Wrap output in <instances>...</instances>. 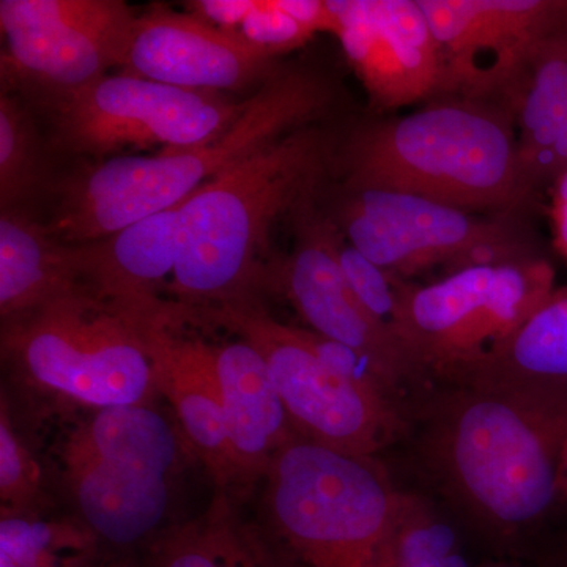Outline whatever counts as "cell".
<instances>
[{"instance_id": "obj_1", "label": "cell", "mask_w": 567, "mask_h": 567, "mask_svg": "<svg viewBox=\"0 0 567 567\" xmlns=\"http://www.w3.org/2000/svg\"><path fill=\"white\" fill-rule=\"evenodd\" d=\"M417 457L461 516L495 543L535 532L561 499L567 399L520 388H436L420 410Z\"/></svg>"}, {"instance_id": "obj_2", "label": "cell", "mask_w": 567, "mask_h": 567, "mask_svg": "<svg viewBox=\"0 0 567 567\" xmlns=\"http://www.w3.org/2000/svg\"><path fill=\"white\" fill-rule=\"evenodd\" d=\"M339 183L423 197L476 215L527 216L537 197L502 104L445 95L402 115H375L333 134Z\"/></svg>"}, {"instance_id": "obj_3", "label": "cell", "mask_w": 567, "mask_h": 567, "mask_svg": "<svg viewBox=\"0 0 567 567\" xmlns=\"http://www.w3.org/2000/svg\"><path fill=\"white\" fill-rule=\"evenodd\" d=\"M333 134L306 126L265 145L182 203L171 292L192 311L256 301L271 227L331 181Z\"/></svg>"}, {"instance_id": "obj_4", "label": "cell", "mask_w": 567, "mask_h": 567, "mask_svg": "<svg viewBox=\"0 0 567 567\" xmlns=\"http://www.w3.org/2000/svg\"><path fill=\"white\" fill-rule=\"evenodd\" d=\"M334 99L333 85L319 71L276 70L215 140L153 156L107 159L74 174L62 185L50 229L69 244H87L177 207L265 145L315 125Z\"/></svg>"}, {"instance_id": "obj_5", "label": "cell", "mask_w": 567, "mask_h": 567, "mask_svg": "<svg viewBox=\"0 0 567 567\" xmlns=\"http://www.w3.org/2000/svg\"><path fill=\"white\" fill-rule=\"evenodd\" d=\"M185 312L194 322L244 338L262 354L298 439L374 458L409 429L404 401L353 350L279 322L257 301Z\"/></svg>"}, {"instance_id": "obj_6", "label": "cell", "mask_w": 567, "mask_h": 567, "mask_svg": "<svg viewBox=\"0 0 567 567\" xmlns=\"http://www.w3.org/2000/svg\"><path fill=\"white\" fill-rule=\"evenodd\" d=\"M254 532L274 567H379L398 492L375 458L297 439L264 476Z\"/></svg>"}, {"instance_id": "obj_7", "label": "cell", "mask_w": 567, "mask_h": 567, "mask_svg": "<svg viewBox=\"0 0 567 567\" xmlns=\"http://www.w3.org/2000/svg\"><path fill=\"white\" fill-rule=\"evenodd\" d=\"M155 319V317H152ZM89 284L2 322L3 358L37 390L103 410L151 404L147 323Z\"/></svg>"}, {"instance_id": "obj_8", "label": "cell", "mask_w": 567, "mask_h": 567, "mask_svg": "<svg viewBox=\"0 0 567 567\" xmlns=\"http://www.w3.org/2000/svg\"><path fill=\"white\" fill-rule=\"evenodd\" d=\"M555 287L546 256L476 265L431 284L401 279L391 333L420 386L461 385Z\"/></svg>"}, {"instance_id": "obj_9", "label": "cell", "mask_w": 567, "mask_h": 567, "mask_svg": "<svg viewBox=\"0 0 567 567\" xmlns=\"http://www.w3.org/2000/svg\"><path fill=\"white\" fill-rule=\"evenodd\" d=\"M178 451L177 432L151 404L96 410L71 432L63 475L100 543L133 547L162 533Z\"/></svg>"}, {"instance_id": "obj_10", "label": "cell", "mask_w": 567, "mask_h": 567, "mask_svg": "<svg viewBox=\"0 0 567 567\" xmlns=\"http://www.w3.org/2000/svg\"><path fill=\"white\" fill-rule=\"evenodd\" d=\"M330 216L349 244L399 279L443 268L447 275L476 265L544 256L527 216H486L409 194L328 182Z\"/></svg>"}, {"instance_id": "obj_11", "label": "cell", "mask_w": 567, "mask_h": 567, "mask_svg": "<svg viewBox=\"0 0 567 567\" xmlns=\"http://www.w3.org/2000/svg\"><path fill=\"white\" fill-rule=\"evenodd\" d=\"M122 0H2V78L44 107L122 66L134 21Z\"/></svg>"}, {"instance_id": "obj_12", "label": "cell", "mask_w": 567, "mask_h": 567, "mask_svg": "<svg viewBox=\"0 0 567 567\" xmlns=\"http://www.w3.org/2000/svg\"><path fill=\"white\" fill-rule=\"evenodd\" d=\"M248 106L122 73L48 107L63 151L103 156L122 148L192 147L226 132Z\"/></svg>"}, {"instance_id": "obj_13", "label": "cell", "mask_w": 567, "mask_h": 567, "mask_svg": "<svg viewBox=\"0 0 567 567\" xmlns=\"http://www.w3.org/2000/svg\"><path fill=\"white\" fill-rule=\"evenodd\" d=\"M417 3L442 54L446 95L505 107L537 47L567 22V0Z\"/></svg>"}, {"instance_id": "obj_14", "label": "cell", "mask_w": 567, "mask_h": 567, "mask_svg": "<svg viewBox=\"0 0 567 567\" xmlns=\"http://www.w3.org/2000/svg\"><path fill=\"white\" fill-rule=\"evenodd\" d=\"M319 196L306 200L290 216L295 245L282 262L270 268L267 286L286 295L309 330L374 365L404 401L406 391L420 383L390 328L365 309L336 262L331 223Z\"/></svg>"}, {"instance_id": "obj_15", "label": "cell", "mask_w": 567, "mask_h": 567, "mask_svg": "<svg viewBox=\"0 0 567 567\" xmlns=\"http://www.w3.org/2000/svg\"><path fill=\"white\" fill-rule=\"evenodd\" d=\"M328 2L334 35L372 114H393L446 95L442 54L417 0Z\"/></svg>"}, {"instance_id": "obj_16", "label": "cell", "mask_w": 567, "mask_h": 567, "mask_svg": "<svg viewBox=\"0 0 567 567\" xmlns=\"http://www.w3.org/2000/svg\"><path fill=\"white\" fill-rule=\"evenodd\" d=\"M274 55L237 31L152 6L134 21L123 73L188 91H237L267 81Z\"/></svg>"}, {"instance_id": "obj_17", "label": "cell", "mask_w": 567, "mask_h": 567, "mask_svg": "<svg viewBox=\"0 0 567 567\" xmlns=\"http://www.w3.org/2000/svg\"><path fill=\"white\" fill-rule=\"evenodd\" d=\"M177 305L147 323L156 386L173 405L182 434L218 491L241 484L227 439L215 342L185 331Z\"/></svg>"}, {"instance_id": "obj_18", "label": "cell", "mask_w": 567, "mask_h": 567, "mask_svg": "<svg viewBox=\"0 0 567 567\" xmlns=\"http://www.w3.org/2000/svg\"><path fill=\"white\" fill-rule=\"evenodd\" d=\"M181 205L155 213L100 240L81 245L85 284L134 316L152 319L171 301L159 297L175 274Z\"/></svg>"}, {"instance_id": "obj_19", "label": "cell", "mask_w": 567, "mask_h": 567, "mask_svg": "<svg viewBox=\"0 0 567 567\" xmlns=\"http://www.w3.org/2000/svg\"><path fill=\"white\" fill-rule=\"evenodd\" d=\"M227 439L241 484L262 481L298 439L262 354L244 338L215 342Z\"/></svg>"}, {"instance_id": "obj_20", "label": "cell", "mask_w": 567, "mask_h": 567, "mask_svg": "<svg viewBox=\"0 0 567 567\" xmlns=\"http://www.w3.org/2000/svg\"><path fill=\"white\" fill-rule=\"evenodd\" d=\"M506 107L537 197L567 173V22L537 47Z\"/></svg>"}, {"instance_id": "obj_21", "label": "cell", "mask_w": 567, "mask_h": 567, "mask_svg": "<svg viewBox=\"0 0 567 567\" xmlns=\"http://www.w3.org/2000/svg\"><path fill=\"white\" fill-rule=\"evenodd\" d=\"M85 284L80 244H69L18 208L0 216V315H24Z\"/></svg>"}, {"instance_id": "obj_22", "label": "cell", "mask_w": 567, "mask_h": 567, "mask_svg": "<svg viewBox=\"0 0 567 567\" xmlns=\"http://www.w3.org/2000/svg\"><path fill=\"white\" fill-rule=\"evenodd\" d=\"M464 383H492L567 399V284L555 287Z\"/></svg>"}, {"instance_id": "obj_23", "label": "cell", "mask_w": 567, "mask_h": 567, "mask_svg": "<svg viewBox=\"0 0 567 567\" xmlns=\"http://www.w3.org/2000/svg\"><path fill=\"white\" fill-rule=\"evenodd\" d=\"M144 567H274L262 544L235 511L226 491H216L200 516L163 529L147 547Z\"/></svg>"}, {"instance_id": "obj_24", "label": "cell", "mask_w": 567, "mask_h": 567, "mask_svg": "<svg viewBox=\"0 0 567 567\" xmlns=\"http://www.w3.org/2000/svg\"><path fill=\"white\" fill-rule=\"evenodd\" d=\"M457 551L453 525L421 496L399 491L379 567H436Z\"/></svg>"}, {"instance_id": "obj_25", "label": "cell", "mask_w": 567, "mask_h": 567, "mask_svg": "<svg viewBox=\"0 0 567 567\" xmlns=\"http://www.w3.org/2000/svg\"><path fill=\"white\" fill-rule=\"evenodd\" d=\"M100 540L82 522L39 517L0 520V567H37L61 559L99 555Z\"/></svg>"}, {"instance_id": "obj_26", "label": "cell", "mask_w": 567, "mask_h": 567, "mask_svg": "<svg viewBox=\"0 0 567 567\" xmlns=\"http://www.w3.org/2000/svg\"><path fill=\"white\" fill-rule=\"evenodd\" d=\"M41 185L39 136L28 111L3 93L0 99V204L17 208Z\"/></svg>"}, {"instance_id": "obj_27", "label": "cell", "mask_w": 567, "mask_h": 567, "mask_svg": "<svg viewBox=\"0 0 567 567\" xmlns=\"http://www.w3.org/2000/svg\"><path fill=\"white\" fill-rule=\"evenodd\" d=\"M41 472L17 432L6 399L0 409V511L6 517H37Z\"/></svg>"}, {"instance_id": "obj_28", "label": "cell", "mask_w": 567, "mask_h": 567, "mask_svg": "<svg viewBox=\"0 0 567 567\" xmlns=\"http://www.w3.org/2000/svg\"><path fill=\"white\" fill-rule=\"evenodd\" d=\"M330 223L331 249L342 275L365 309L380 322L385 323L391 331V322L398 308V289L401 279L372 264L368 257L347 241L331 218Z\"/></svg>"}, {"instance_id": "obj_29", "label": "cell", "mask_w": 567, "mask_h": 567, "mask_svg": "<svg viewBox=\"0 0 567 567\" xmlns=\"http://www.w3.org/2000/svg\"><path fill=\"white\" fill-rule=\"evenodd\" d=\"M238 32L274 58L303 47L316 35L303 22L287 13L279 0H257L256 9Z\"/></svg>"}, {"instance_id": "obj_30", "label": "cell", "mask_w": 567, "mask_h": 567, "mask_svg": "<svg viewBox=\"0 0 567 567\" xmlns=\"http://www.w3.org/2000/svg\"><path fill=\"white\" fill-rule=\"evenodd\" d=\"M189 13L226 31H237L257 7V0H193Z\"/></svg>"}, {"instance_id": "obj_31", "label": "cell", "mask_w": 567, "mask_h": 567, "mask_svg": "<svg viewBox=\"0 0 567 567\" xmlns=\"http://www.w3.org/2000/svg\"><path fill=\"white\" fill-rule=\"evenodd\" d=\"M554 221L558 251L567 259V173L555 182Z\"/></svg>"}, {"instance_id": "obj_32", "label": "cell", "mask_w": 567, "mask_h": 567, "mask_svg": "<svg viewBox=\"0 0 567 567\" xmlns=\"http://www.w3.org/2000/svg\"><path fill=\"white\" fill-rule=\"evenodd\" d=\"M99 555H81V557L61 559V561L37 567H99Z\"/></svg>"}, {"instance_id": "obj_33", "label": "cell", "mask_w": 567, "mask_h": 567, "mask_svg": "<svg viewBox=\"0 0 567 567\" xmlns=\"http://www.w3.org/2000/svg\"><path fill=\"white\" fill-rule=\"evenodd\" d=\"M558 487L561 499H565L567 495V436L565 445H563L561 456H559Z\"/></svg>"}, {"instance_id": "obj_34", "label": "cell", "mask_w": 567, "mask_h": 567, "mask_svg": "<svg viewBox=\"0 0 567 567\" xmlns=\"http://www.w3.org/2000/svg\"><path fill=\"white\" fill-rule=\"evenodd\" d=\"M436 567H475L470 565L468 559L462 555V551H457V554L451 555L450 558H446L445 561L440 563Z\"/></svg>"}, {"instance_id": "obj_35", "label": "cell", "mask_w": 567, "mask_h": 567, "mask_svg": "<svg viewBox=\"0 0 567 567\" xmlns=\"http://www.w3.org/2000/svg\"><path fill=\"white\" fill-rule=\"evenodd\" d=\"M99 567H133L128 561L117 559V561L100 563Z\"/></svg>"}, {"instance_id": "obj_36", "label": "cell", "mask_w": 567, "mask_h": 567, "mask_svg": "<svg viewBox=\"0 0 567 567\" xmlns=\"http://www.w3.org/2000/svg\"><path fill=\"white\" fill-rule=\"evenodd\" d=\"M475 567H518L514 565H506V563H491V565H481Z\"/></svg>"}, {"instance_id": "obj_37", "label": "cell", "mask_w": 567, "mask_h": 567, "mask_svg": "<svg viewBox=\"0 0 567 567\" xmlns=\"http://www.w3.org/2000/svg\"><path fill=\"white\" fill-rule=\"evenodd\" d=\"M555 567H567V547L565 554H563L561 559L557 563V566Z\"/></svg>"}, {"instance_id": "obj_38", "label": "cell", "mask_w": 567, "mask_h": 567, "mask_svg": "<svg viewBox=\"0 0 567 567\" xmlns=\"http://www.w3.org/2000/svg\"><path fill=\"white\" fill-rule=\"evenodd\" d=\"M565 502L567 503V495H566Z\"/></svg>"}]
</instances>
